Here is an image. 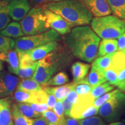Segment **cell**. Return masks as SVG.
Returning a JSON list of instances; mask_svg holds the SVG:
<instances>
[{
  "label": "cell",
  "instance_id": "cell-1",
  "mask_svg": "<svg viewBox=\"0 0 125 125\" xmlns=\"http://www.w3.org/2000/svg\"><path fill=\"white\" fill-rule=\"evenodd\" d=\"M64 41L72 54L81 60L90 62L97 56L100 38L87 25L73 28Z\"/></svg>",
  "mask_w": 125,
  "mask_h": 125
},
{
  "label": "cell",
  "instance_id": "cell-2",
  "mask_svg": "<svg viewBox=\"0 0 125 125\" xmlns=\"http://www.w3.org/2000/svg\"><path fill=\"white\" fill-rule=\"evenodd\" d=\"M43 7L60 15L73 28L90 24L93 17L85 6L78 0L51 2Z\"/></svg>",
  "mask_w": 125,
  "mask_h": 125
},
{
  "label": "cell",
  "instance_id": "cell-3",
  "mask_svg": "<svg viewBox=\"0 0 125 125\" xmlns=\"http://www.w3.org/2000/svg\"><path fill=\"white\" fill-rule=\"evenodd\" d=\"M70 61V53L59 46L54 51L38 61L32 78L42 86H46L56 73L67 66Z\"/></svg>",
  "mask_w": 125,
  "mask_h": 125
},
{
  "label": "cell",
  "instance_id": "cell-4",
  "mask_svg": "<svg viewBox=\"0 0 125 125\" xmlns=\"http://www.w3.org/2000/svg\"><path fill=\"white\" fill-rule=\"evenodd\" d=\"M91 28L100 38L116 39L125 32V21L115 15L94 17Z\"/></svg>",
  "mask_w": 125,
  "mask_h": 125
},
{
  "label": "cell",
  "instance_id": "cell-5",
  "mask_svg": "<svg viewBox=\"0 0 125 125\" xmlns=\"http://www.w3.org/2000/svg\"><path fill=\"white\" fill-rule=\"evenodd\" d=\"M61 35L52 29L42 33L26 35L16 39L15 49L17 52H23L33 49L51 42H58Z\"/></svg>",
  "mask_w": 125,
  "mask_h": 125
},
{
  "label": "cell",
  "instance_id": "cell-6",
  "mask_svg": "<svg viewBox=\"0 0 125 125\" xmlns=\"http://www.w3.org/2000/svg\"><path fill=\"white\" fill-rule=\"evenodd\" d=\"M20 24L24 35L42 33L49 30L46 27V17L42 7H32L20 20Z\"/></svg>",
  "mask_w": 125,
  "mask_h": 125
},
{
  "label": "cell",
  "instance_id": "cell-7",
  "mask_svg": "<svg viewBox=\"0 0 125 125\" xmlns=\"http://www.w3.org/2000/svg\"><path fill=\"white\" fill-rule=\"evenodd\" d=\"M125 113V94L121 92L114 94L99 108L98 114L107 122L119 121Z\"/></svg>",
  "mask_w": 125,
  "mask_h": 125
},
{
  "label": "cell",
  "instance_id": "cell-8",
  "mask_svg": "<svg viewBox=\"0 0 125 125\" xmlns=\"http://www.w3.org/2000/svg\"><path fill=\"white\" fill-rule=\"evenodd\" d=\"M94 100L91 93L79 96V102L73 104L69 117L81 120L96 115L99 108L93 105Z\"/></svg>",
  "mask_w": 125,
  "mask_h": 125
},
{
  "label": "cell",
  "instance_id": "cell-9",
  "mask_svg": "<svg viewBox=\"0 0 125 125\" xmlns=\"http://www.w3.org/2000/svg\"><path fill=\"white\" fill-rule=\"evenodd\" d=\"M58 46V42L54 41L26 51L18 52L19 63L30 64L38 62L57 49Z\"/></svg>",
  "mask_w": 125,
  "mask_h": 125
},
{
  "label": "cell",
  "instance_id": "cell-10",
  "mask_svg": "<svg viewBox=\"0 0 125 125\" xmlns=\"http://www.w3.org/2000/svg\"><path fill=\"white\" fill-rule=\"evenodd\" d=\"M46 17V25L48 29L57 31L60 35H66L71 31L73 27L60 15L42 7Z\"/></svg>",
  "mask_w": 125,
  "mask_h": 125
},
{
  "label": "cell",
  "instance_id": "cell-11",
  "mask_svg": "<svg viewBox=\"0 0 125 125\" xmlns=\"http://www.w3.org/2000/svg\"><path fill=\"white\" fill-rule=\"evenodd\" d=\"M19 78L5 71H0V98L11 96L16 89Z\"/></svg>",
  "mask_w": 125,
  "mask_h": 125
},
{
  "label": "cell",
  "instance_id": "cell-12",
  "mask_svg": "<svg viewBox=\"0 0 125 125\" xmlns=\"http://www.w3.org/2000/svg\"><path fill=\"white\" fill-rule=\"evenodd\" d=\"M31 9L29 0H9L8 14L10 19L16 21L22 20Z\"/></svg>",
  "mask_w": 125,
  "mask_h": 125
},
{
  "label": "cell",
  "instance_id": "cell-13",
  "mask_svg": "<svg viewBox=\"0 0 125 125\" xmlns=\"http://www.w3.org/2000/svg\"><path fill=\"white\" fill-rule=\"evenodd\" d=\"M88 9L94 17L111 15V10L106 0H78Z\"/></svg>",
  "mask_w": 125,
  "mask_h": 125
},
{
  "label": "cell",
  "instance_id": "cell-14",
  "mask_svg": "<svg viewBox=\"0 0 125 125\" xmlns=\"http://www.w3.org/2000/svg\"><path fill=\"white\" fill-rule=\"evenodd\" d=\"M12 100L7 97L0 98V125H15L12 119Z\"/></svg>",
  "mask_w": 125,
  "mask_h": 125
},
{
  "label": "cell",
  "instance_id": "cell-15",
  "mask_svg": "<svg viewBox=\"0 0 125 125\" xmlns=\"http://www.w3.org/2000/svg\"><path fill=\"white\" fill-rule=\"evenodd\" d=\"M0 60L7 62L9 71L16 75H18L19 68V59L18 52L15 49L5 52L0 53Z\"/></svg>",
  "mask_w": 125,
  "mask_h": 125
},
{
  "label": "cell",
  "instance_id": "cell-16",
  "mask_svg": "<svg viewBox=\"0 0 125 125\" xmlns=\"http://www.w3.org/2000/svg\"><path fill=\"white\" fill-rule=\"evenodd\" d=\"M74 82H71L70 83L65 84V85L58 86L57 87L45 86L43 87V90L48 93H51L53 94L57 100L62 101L68 94V93L73 89L74 87Z\"/></svg>",
  "mask_w": 125,
  "mask_h": 125
},
{
  "label": "cell",
  "instance_id": "cell-17",
  "mask_svg": "<svg viewBox=\"0 0 125 125\" xmlns=\"http://www.w3.org/2000/svg\"><path fill=\"white\" fill-rule=\"evenodd\" d=\"M118 51V41L116 39H103L98 48V57L115 53Z\"/></svg>",
  "mask_w": 125,
  "mask_h": 125
},
{
  "label": "cell",
  "instance_id": "cell-18",
  "mask_svg": "<svg viewBox=\"0 0 125 125\" xmlns=\"http://www.w3.org/2000/svg\"><path fill=\"white\" fill-rule=\"evenodd\" d=\"M90 65L81 62H74L71 66V73L74 82H78L85 79L88 73Z\"/></svg>",
  "mask_w": 125,
  "mask_h": 125
},
{
  "label": "cell",
  "instance_id": "cell-19",
  "mask_svg": "<svg viewBox=\"0 0 125 125\" xmlns=\"http://www.w3.org/2000/svg\"><path fill=\"white\" fill-rule=\"evenodd\" d=\"M0 34L10 38H18L24 35L20 23L13 21L0 31Z\"/></svg>",
  "mask_w": 125,
  "mask_h": 125
},
{
  "label": "cell",
  "instance_id": "cell-20",
  "mask_svg": "<svg viewBox=\"0 0 125 125\" xmlns=\"http://www.w3.org/2000/svg\"><path fill=\"white\" fill-rule=\"evenodd\" d=\"M16 89L26 92H35L41 91L43 89V87L41 85L31 78L22 79L19 81Z\"/></svg>",
  "mask_w": 125,
  "mask_h": 125
},
{
  "label": "cell",
  "instance_id": "cell-21",
  "mask_svg": "<svg viewBox=\"0 0 125 125\" xmlns=\"http://www.w3.org/2000/svg\"><path fill=\"white\" fill-rule=\"evenodd\" d=\"M114 15L125 21V0H106Z\"/></svg>",
  "mask_w": 125,
  "mask_h": 125
},
{
  "label": "cell",
  "instance_id": "cell-22",
  "mask_svg": "<svg viewBox=\"0 0 125 125\" xmlns=\"http://www.w3.org/2000/svg\"><path fill=\"white\" fill-rule=\"evenodd\" d=\"M12 119L15 125H32L34 119L30 118L23 115L19 110L16 104L12 105Z\"/></svg>",
  "mask_w": 125,
  "mask_h": 125
},
{
  "label": "cell",
  "instance_id": "cell-23",
  "mask_svg": "<svg viewBox=\"0 0 125 125\" xmlns=\"http://www.w3.org/2000/svg\"><path fill=\"white\" fill-rule=\"evenodd\" d=\"M115 53L106 54L97 58L94 61L92 65V68L97 70L98 71L104 73L107 68H109L111 64V62L114 54Z\"/></svg>",
  "mask_w": 125,
  "mask_h": 125
},
{
  "label": "cell",
  "instance_id": "cell-24",
  "mask_svg": "<svg viewBox=\"0 0 125 125\" xmlns=\"http://www.w3.org/2000/svg\"><path fill=\"white\" fill-rule=\"evenodd\" d=\"M9 0H0V31L10 23V18L8 14Z\"/></svg>",
  "mask_w": 125,
  "mask_h": 125
},
{
  "label": "cell",
  "instance_id": "cell-25",
  "mask_svg": "<svg viewBox=\"0 0 125 125\" xmlns=\"http://www.w3.org/2000/svg\"><path fill=\"white\" fill-rule=\"evenodd\" d=\"M86 79L93 89L97 86L98 85L107 82L104 73L100 72L97 70L92 67L88 76L86 77Z\"/></svg>",
  "mask_w": 125,
  "mask_h": 125
},
{
  "label": "cell",
  "instance_id": "cell-26",
  "mask_svg": "<svg viewBox=\"0 0 125 125\" xmlns=\"http://www.w3.org/2000/svg\"><path fill=\"white\" fill-rule=\"evenodd\" d=\"M38 62H36L29 64L19 65L17 75L21 79L32 78L38 65Z\"/></svg>",
  "mask_w": 125,
  "mask_h": 125
},
{
  "label": "cell",
  "instance_id": "cell-27",
  "mask_svg": "<svg viewBox=\"0 0 125 125\" xmlns=\"http://www.w3.org/2000/svg\"><path fill=\"white\" fill-rule=\"evenodd\" d=\"M119 73L125 68V53L123 51H118L115 52L109 67Z\"/></svg>",
  "mask_w": 125,
  "mask_h": 125
},
{
  "label": "cell",
  "instance_id": "cell-28",
  "mask_svg": "<svg viewBox=\"0 0 125 125\" xmlns=\"http://www.w3.org/2000/svg\"><path fill=\"white\" fill-rule=\"evenodd\" d=\"M73 89L79 96H85L91 93L93 87L89 83L86 77L85 79L79 82H74Z\"/></svg>",
  "mask_w": 125,
  "mask_h": 125
},
{
  "label": "cell",
  "instance_id": "cell-29",
  "mask_svg": "<svg viewBox=\"0 0 125 125\" xmlns=\"http://www.w3.org/2000/svg\"><path fill=\"white\" fill-rule=\"evenodd\" d=\"M16 104L17 107H18L19 110L20 111V112L26 117L32 119H35L38 118V117L42 115V114L35 111L31 107L29 103H17Z\"/></svg>",
  "mask_w": 125,
  "mask_h": 125
},
{
  "label": "cell",
  "instance_id": "cell-30",
  "mask_svg": "<svg viewBox=\"0 0 125 125\" xmlns=\"http://www.w3.org/2000/svg\"><path fill=\"white\" fill-rule=\"evenodd\" d=\"M69 78L65 72L61 71L54 75L47 83L46 86H61L65 85L69 82Z\"/></svg>",
  "mask_w": 125,
  "mask_h": 125
},
{
  "label": "cell",
  "instance_id": "cell-31",
  "mask_svg": "<svg viewBox=\"0 0 125 125\" xmlns=\"http://www.w3.org/2000/svg\"><path fill=\"white\" fill-rule=\"evenodd\" d=\"M114 89V86L113 85H111L109 82H105L101 85H98L97 86L94 87L91 92V94L95 100L107 93L108 92L111 91Z\"/></svg>",
  "mask_w": 125,
  "mask_h": 125
},
{
  "label": "cell",
  "instance_id": "cell-32",
  "mask_svg": "<svg viewBox=\"0 0 125 125\" xmlns=\"http://www.w3.org/2000/svg\"><path fill=\"white\" fill-rule=\"evenodd\" d=\"M15 41L0 34V53L15 49Z\"/></svg>",
  "mask_w": 125,
  "mask_h": 125
},
{
  "label": "cell",
  "instance_id": "cell-33",
  "mask_svg": "<svg viewBox=\"0 0 125 125\" xmlns=\"http://www.w3.org/2000/svg\"><path fill=\"white\" fill-rule=\"evenodd\" d=\"M42 116H43L48 121L49 124L52 123V124H56L57 125H63L60 119L52 109H48V110L45 111V112L42 113Z\"/></svg>",
  "mask_w": 125,
  "mask_h": 125
},
{
  "label": "cell",
  "instance_id": "cell-34",
  "mask_svg": "<svg viewBox=\"0 0 125 125\" xmlns=\"http://www.w3.org/2000/svg\"><path fill=\"white\" fill-rule=\"evenodd\" d=\"M121 91V90L119 89H117L114 90L112 91L111 90V91L108 92L107 93H105L104 94L102 95L101 96L99 97L95 100L93 103V105L99 108L101 105H103L105 102H107L114 94H115V93Z\"/></svg>",
  "mask_w": 125,
  "mask_h": 125
},
{
  "label": "cell",
  "instance_id": "cell-35",
  "mask_svg": "<svg viewBox=\"0 0 125 125\" xmlns=\"http://www.w3.org/2000/svg\"><path fill=\"white\" fill-rule=\"evenodd\" d=\"M118 73L115 70L111 68H107L104 72V75L105 76L106 81L109 82L111 85L115 86L118 81Z\"/></svg>",
  "mask_w": 125,
  "mask_h": 125
},
{
  "label": "cell",
  "instance_id": "cell-36",
  "mask_svg": "<svg viewBox=\"0 0 125 125\" xmlns=\"http://www.w3.org/2000/svg\"><path fill=\"white\" fill-rule=\"evenodd\" d=\"M79 125H106L101 118L93 116L79 120Z\"/></svg>",
  "mask_w": 125,
  "mask_h": 125
},
{
  "label": "cell",
  "instance_id": "cell-37",
  "mask_svg": "<svg viewBox=\"0 0 125 125\" xmlns=\"http://www.w3.org/2000/svg\"><path fill=\"white\" fill-rule=\"evenodd\" d=\"M52 110L57 115V116L59 117V118L60 119L62 125H64L65 122V117L64 115V108L62 104V101L59 100L56 101L55 105H54Z\"/></svg>",
  "mask_w": 125,
  "mask_h": 125
},
{
  "label": "cell",
  "instance_id": "cell-38",
  "mask_svg": "<svg viewBox=\"0 0 125 125\" xmlns=\"http://www.w3.org/2000/svg\"><path fill=\"white\" fill-rule=\"evenodd\" d=\"M119 89L125 92V68L118 73V81L115 85Z\"/></svg>",
  "mask_w": 125,
  "mask_h": 125
},
{
  "label": "cell",
  "instance_id": "cell-39",
  "mask_svg": "<svg viewBox=\"0 0 125 125\" xmlns=\"http://www.w3.org/2000/svg\"><path fill=\"white\" fill-rule=\"evenodd\" d=\"M31 107L34 109V111L39 113H43L45 111L49 109L48 105L45 103H29Z\"/></svg>",
  "mask_w": 125,
  "mask_h": 125
},
{
  "label": "cell",
  "instance_id": "cell-40",
  "mask_svg": "<svg viewBox=\"0 0 125 125\" xmlns=\"http://www.w3.org/2000/svg\"><path fill=\"white\" fill-rule=\"evenodd\" d=\"M66 98L70 102L73 103V104H76L79 102V96L76 93L74 89H73L69 93H68L66 97Z\"/></svg>",
  "mask_w": 125,
  "mask_h": 125
},
{
  "label": "cell",
  "instance_id": "cell-41",
  "mask_svg": "<svg viewBox=\"0 0 125 125\" xmlns=\"http://www.w3.org/2000/svg\"><path fill=\"white\" fill-rule=\"evenodd\" d=\"M62 104L64 108V115L66 116H70V112L73 107V104L70 102L66 98H64L62 101Z\"/></svg>",
  "mask_w": 125,
  "mask_h": 125
},
{
  "label": "cell",
  "instance_id": "cell-42",
  "mask_svg": "<svg viewBox=\"0 0 125 125\" xmlns=\"http://www.w3.org/2000/svg\"><path fill=\"white\" fill-rule=\"evenodd\" d=\"M57 101V98H56V97L53 94L47 93L46 104H47L49 109H53Z\"/></svg>",
  "mask_w": 125,
  "mask_h": 125
},
{
  "label": "cell",
  "instance_id": "cell-43",
  "mask_svg": "<svg viewBox=\"0 0 125 125\" xmlns=\"http://www.w3.org/2000/svg\"><path fill=\"white\" fill-rule=\"evenodd\" d=\"M118 51L125 49V32L118 38Z\"/></svg>",
  "mask_w": 125,
  "mask_h": 125
},
{
  "label": "cell",
  "instance_id": "cell-44",
  "mask_svg": "<svg viewBox=\"0 0 125 125\" xmlns=\"http://www.w3.org/2000/svg\"><path fill=\"white\" fill-rule=\"evenodd\" d=\"M64 125H79V120L71 117H65Z\"/></svg>",
  "mask_w": 125,
  "mask_h": 125
},
{
  "label": "cell",
  "instance_id": "cell-45",
  "mask_svg": "<svg viewBox=\"0 0 125 125\" xmlns=\"http://www.w3.org/2000/svg\"><path fill=\"white\" fill-rule=\"evenodd\" d=\"M49 123L42 115L37 118H35L32 125H48Z\"/></svg>",
  "mask_w": 125,
  "mask_h": 125
},
{
  "label": "cell",
  "instance_id": "cell-46",
  "mask_svg": "<svg viewBox=\"0 0 125 125\" xmlns=\"http://www.w3.org/2000/svg\"><path fill=\"white\" fill-rule=\"evenodd\" d=\"M30 3L31 6L34 7H39L40 5H44L49 2V0H30Z\"/></svg>",
  "mask_w": 125,
  "mask_h": 125
},
{
  "label": "cell",
  "instance_id": "cell-47",
  "mask_svg": "<svg viewBox=\"0 0 125 125\" xmlns=\"http://www.w3.org/2000/svg\"><path fill=\"white\" fill-rule=\"evenodd\" d=\"M108 125H125V123L122 122H114L111 123Z\"/></svg>",
  "mask_w": 125,
  "mask_h": 125
},
{
  "label": "cell",
  "instance_id": "cell-48",
  "mask_svg": "<svg viewBox=\"0 0 125 125\" xmlns=\"http://www.w3.org/2000/svg\"><path fill=\"white\" fill-rule=\"evenodd\" d=\"M3 70V64L2 61L0 60V71H2Z\"/></svg>",
  "mask_w": 125,
  "mask_h": 125
},
{
  "label": "cell",
  "instance_id": "cell-49",
  "mask_svg": "<svg viewBox=\"0 0 125 125\" xmlns=\"http://www.w3.org/2000/svg\"><path fill=\"white\" fill-rule=\"evenodd\" d=\"M63 1V0H49V2H59V1Z\"/></svg>",
  "mask_w": 125,
  "mask_h": 125
},
{
  "label": "cell",
  "instance_id": "cell-50",
  "mask_svg": "<svg viewBox=\"0 0 125 125\" xmlns=\"http://www.w3.org/2000/svg\"><path fill=\"white\" fill-rule=\"evenodd\" d=\"M56 125V124H52V123H49V125Z\"/></svg>",
  "mask_w": 125,
  "mask_h": 125
},
{
  "label": "cell",
  "instance_id": "cell-51",
  "mask_svg": "<svg viewBox=\"0 0 125 125\" xmlns=\"http://www.w3.org/2000/svg\"><path fill=\"white\" fill-rule=\"evenodd\" d=\"M123 51V52H124L125 53V50H123V51Z\"/></svg>",
  "mask_w": 125,
  "mask_h": 125
}]
</instances>
